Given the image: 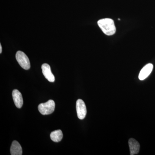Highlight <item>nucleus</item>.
<instances>
[{
    "instance_id": "obj_11",
    "label": "nucleus",
    "mask_w": 155,
    "mask_h": 155,
    "mask_svg": "<svg viewBox=\"0 0 155 155\" xmlns=\"http://www.w3.org/2000/svg\"><path fill=\"white\" fill-rule=\"evenodd\" d=\"M2 53V45H0V54Z\"/></svg>"
},
{
    "instance_id": "obj_7",
    "label": "nucleus",
    "mask_w": 155,
    "mask_h": 155,
    "mask_svg": "<svg viewBox=\"0 0 155 155\" xmlns=\"http://www.w3.org/2000/svg\"><path fill=\"white\" fill-rule=\"evenodd\" d=\"M153 65L151 64H149L146 65L141 69L139 75V79L140 80H143L147 78L151 73L153 69Z\"/></svg>"
},
{
    "instance_id": "obj_6",
    "label": "nucleus",
    "mask_w": 155,
    "mask_h": 155,
    "mask_svg": "<svg viewBox=\"0 0 155 155\" xmlns=\"http://www.w3.org/2000/svg\"><path fill=\"white\" fill-rule=\"evenodd\" d=\"M129 148H130V155L137 154L139 152L140 145L137 140L134 138H130L128 140Z\"/></svg>"
},
{
    "instance_id": "obj_9",
    "label": "nucleus",
    "mask_w": 155,
    "mask_h": 155,
    "mask_svg": "<svg viewBox=\"0 0 155 155\" xmlns=\"http://www.w3.org/2000/svg\"><path fill=\"white\" fill-rule=\"evenodd\" d=\"M11 153L12 155H21L22 154V147L19 142L16 140L13 142L11 147Z\"/></svg>"
},
{
    "instance_id": "obj_3",
    "label": "nucleus",
    "mask_w": 155,
    "mask_h": 155,
    "mask_svg": "<svg viewBox=\"0 0 155 155\" xmlns=\"http://www.w3.org/2000/svg\"><path fill=\"white\" fill-rule=\"evenodd\" d=\"M16 58L19 65L23 69L25 70L30 69V61L25 53L21 51H18L16 54Z\"/></svg>"
},
{
    "instance_id": "obj_8",
    "label": "nucleus",
    "mask_w": 155,
    "mask_h": 155,
    "mask_svg": "<svg viewBox=\"0 0 155 155\" xmlns=\"http://www.w3.org/2000/svg\"><path fill=\"white\" fill-rule=\"evenodd\" d=\"M13 100L17 107L21 108L23 104V98L21 93L18 90H14L12 92Z\"/></svg>"
},
{
    "instance_id": "obj_2",
    "label": "nucleus",
    "mask_w": 155,
    "mask_h": 155,
    "mask_svg": "<svg viewBox=\"0 0 155 155\" xmlns=\"http://www.w3.org/2000/svg\"><path fill=\"white\" fill-rule=\"evenodd\" d=\"M55 107L54 101L50 100L47 102L40 104L38 106V110L42 115H48L52 114L54 111Z\"/></svg>"
},
{
    "instance_id": "obj_4",
    "label": "nucleus",
    "mask_w": 155,
    "mask_h": 155,
    "mask_svg": "<svg viewBox=\"0 0 155 155\" xmlns=\"http://www.w3.org/2000/svg\"><path fill=\"white\" fill-rule=\"evenodd\" d=\"M76 108L78 119L81 120L84 119L87 114V109L85 103L82 100H77L76 102Z\"/></svg>"
},
{
    "instance_id": "obj_1",
    "label": "nucleus",
    "mask_w": 155,
    "mask_h": 155,
    "mask_svg": "<svg viewBox=\"0 0 155 155\" xmlns=\"http://www.w3.org/2000/svg\"><path fill=\"white\" fill-rule=\"evenodd\" d=\"M98 25L105 34L112 35L115 33L116 28L114 20L110 18L100 19L97 22Z\"/></svg>"
},
{
    "instance_id": "obj_10",
    "label": "nucleus",
    "mask_w": 155,
    "mask_h": 155,
    "mask_svg": "<svg viewBox=\"0 0 155 155\" xmlns=\"http://www.w3.org/2000/svg\"><path fill=\"white\" fill-rule=\"evenodd\" d=\"M51 139L55 142H59L63 137V132L61 130H54L50 134Z\"/></svg>"
},
{
    "instance_id": "obj_5",
    "label": "nucleus",
    "mask_w": 155,
    "mask_h": 155,
    "mask_svg": "<svg viewBox=\"0 0 155 155\" xmlns=\"http://www.w3.org/2000/svg\"><path fill=\"white\" fill-rule=\"evenodd\" d=\"M42 71V73L44 75L45 78L49 81L53 82L55 81V77L53 75L52 72L51 71V67L48 64H44L41 66Z\"/></svg>"
}]
</instances>
